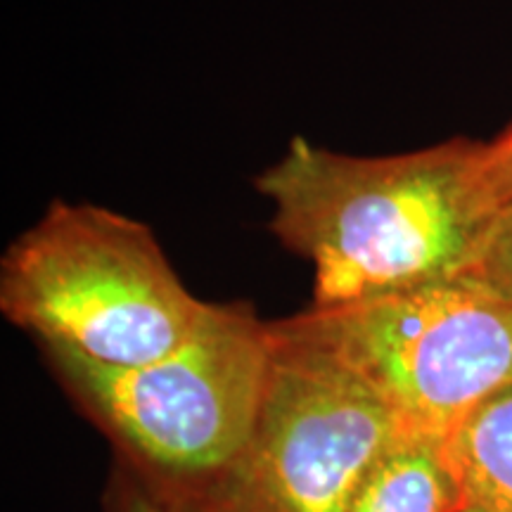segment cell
<instances>
[{"label":"cell","mask_w":512,"mask_h":512,"mask_svg":"<svg viewBox=\"0 0 512 512\" xmlns=\"http://www.w3.org/2000/svg\"><path fill=\"white\" fill-rule=\"evenodd\" d=\"M254 185L273 204V233L313 266L316 309L458 278L496 216L479 143L463 138L356 157L297 136Z\"/></svg>","instance_id":"6da1fadb"},{"label":"cell","mask_w":512,"mask_h":512,"mask_svg":"<svg viewBox=\"0 0 512 512\" xmlns=\"http://www.w3.org/2000/svg\"><path fill=\"white\" fill-rule=\"evenodd\" d=\"M64 394L114 446L119 465L200 501L252 434L273 349L271 323L249 304H211L181 347L133 368L38 344Z\"/></svg>","instance_id":"7a4b0ae2"},{"label":"cell","mask_w":512,"mask_h":512,"mask_svg":"<svg viewBox=\"0 0 512 512\" xmlns=\"http://www.w3.org/2000/svg\"><path fill=\"white\" fill-rule=\"evenodd\" d=\"M150 226L55 200L0 264V311L38 344L133 368L181 347L207 316Z\"/></svg>","instance_id":"3957f363"},{"label":"cell","mask_w":512,"mask_h":512,"mask_svg":"<svg viewBox=\"0 0 512 512\" xmlns=\"http://www.w3.org/2000/svg\"><path fill=\"white\" fill-rule=\"evenodd\" d=\"M252 434L207 512H349L384 453L411 434L387 401L294 323L275 320Z\"/></svg>","instance_id":"277c9868"},{"label":"cell","mask_w":512,"mask_h":512,"mask_svg":"<svg viewBox=\"0 0 512 512\" xmlns=\"http://www.w3.org/2000/svg\"><path fill=\"white\" fill-rule=\"evenodd\" d=\"M292 318L411 434L446 441L512 384V299L472 275Z\"/></svg>","instance_id":"5b68a950"},{"label":"cell","mask_w":512,"mask_h":512,"mask_svg":"<svg viewBox=\"0 0 512 512\" xmlns=\"http://www.w3.org/2000/svg\"><path fill=\"white\" fill-rule=\"evenodd\" d=\"M463 503L446 441L403 434L370 472L349 512H458Z\"/></svg>","instance_id":"8992f818"},{"label":"cell","mask_w":512,"mask_h":512,"mask_svg":"<svg viewBox=\"0 0 512 512\" xmlns=\"http://www.w3.org/2000/svg\"><path fill=\"white\" fill-rule=\"evenodd\" d=\"M446 451L467 498L512 512V384L467 415Z\"/></svg>","instance_id":"52a82bcc"},{"label":"cell","mask_w":512,"mask_h":512,"mask_svg":"<svg viewBox=\"0 0 512 512\" xmlns=\"http://www.w3.org/2000/svg\"><path fill=\"white\" fill-rule=\"evenodd\" d=\"M463 275H472L479 283L512 299V207H505L491 219Z\"/></svg>","instance_id":"ba28073f"},{"label":"cell","mask_w":512,"mask_h":512,"mask_svg":"<svg viewBox=\"0 0 512 512\" xmlns=\"http://www.w3.org/2000/svg\"><path fill=\"white\" fill-rule=\"evenodd\" d=\"M107 512H204L190 498H183L162 486L138 477L128 467L119 465L114 470L110 489H107Z\"/></svg>","instance_id":"9c48e42d"},{"label":"cell","mask_w":512,"mask_h":512,"mask_svg":"<svg viewBox=\"0 0 512 512\" xmlns=\"http://www.w3.org/2000/svg\"><path fill=\"white\" fill-rule=\"evenodd\" d=\"M479 185L494 214L512 207V124L489 143H479Z\"/></svg>","instance_id":"30bf717a"},{"label":"cell","mask_w":512,"mask_h":512,"mask_svg":"<svg viewBox=\"0 0 512 512\" xmlns=\"http://www.w3.org/2000/svg\"><path fill=\"white\" fill-rule=\"evenodd\" d=\"M458 512H494V510H489V508H486V505L477 503V501H472V498H467V496H465L463 508H460Z\"/></svg>","instance_id":"8fae6325"},{"label":"cell","mask_w":512,"mask_h":512,"mask_svg":"<svg viewBox=\"0 0 512 512\" xmlns=\"http://www.w3.org/2000/svg\"><path fill=\"white\" fill-rule=\"evenodd\" d=\"M197 505H200V503H197ZM202 510H204V508H202ZM204 512H207V510H204Z\"/></svg>","instance_id":"7c38bea8"}]
</instances>
